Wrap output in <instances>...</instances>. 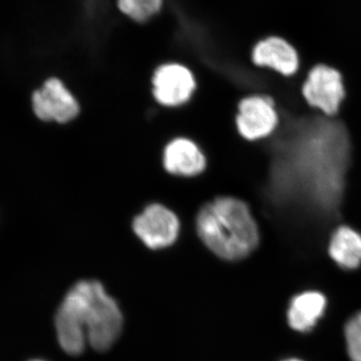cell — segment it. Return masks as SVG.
<instances>
[{
  "label": "cell",
  "instance_id": "obj_1",
  "mask_svg": "<svg viewBox=\"0 0 361 361\" xmlns=\"http://www.w3.org/2000/svg\"><path fill=\"white\" fill-rule=\"evenodd\" d=\"M348 155V137L338 123L314 120L301 125L280 147L273 173L276 191L326 210L336 208Z\"/></svg>",
  "mask_w": 361,
  "mask_h": 361
},
{
  "label": "cell",
  "instance_id": "obj_2",
  "mask_svg": "<svg viewBox=\"0 0 361 361\" xmlns=\"http://www.w3.org/2000/svg\"><path fill=\"white\" fill-rule=\"evenodd\" d=\"M123 314L115 299L96 280H82L71 287L59 306L56 329L61 348L82 355L87 343L106 351L120 336Z\"/></svg>",
  "mask_w": 361,
  "mask_h": 361
},
{
  "label": "cell",
  "instance_id": "obj_3",
  "mask_svg": "<svg viewBox=\"0 0 361 361\" xmlns=\"http://www.w3.org/2000/svg\"><path fill=\"white\" fill-rule=\"evenodd\" d=\"M197 230L205 245L224 260H241L258 245L257 224L237 199L224 197L207 204L197 218Z\"/></svg>",
  "mask_w": 361,
  "mask_h": 361
},
{
  "label": "cell",
  "instance_id": "obj_4",
  "mask_svg": "<svg viewBox=\"0 0 361 361\" xmlns=\"http://www.w3.org/2000/svg\"><path fill=\"white\" fill-rule=\"evenodd\" d=\"M303 94L310 106L319 109L325 115H334L344 97L341 73L330 66H316L308 75Z\"/></svg>",
  "mask_w": 361,
  "mask_h": 361
},
{
  "label": "cell",
  "instance_id": "obj_5",
  "mask_svg": "<svg viewBox=\"0 0 361 361\" xmlns=\"http://www.w3.org/2000/svg\"><path fill=\"white\" fill-rule=\"evenodd\" d=\"M134 231L151 249L172 245L179 234L180 223L172 211L161 205L149 206L134 221Z\"/></svg>",
  "mask_w": 361,
  "mask_h": 361
},
{
  "label": "cell",
  "instance_id": "obj_6",
  "mask_svg": "<svg viewBox=\"0 0 361 361\" xmlns=\"http://www.w3.org/2000/svg\"><path fill=\"white\" fill-rule=\"evenodd\" d=\"M35 115L42 121L66 123L78 116V102L58 78H51L32 96Z\"/></svg>",
  "mask_w": 361,
  "mask_h": 361
},
{
  "label": "cell",
  "instance_id": "obj_7",
  "mask_svg": "<svg viewBox=\"0 0 361 361\" xmlns=\"http://www.w3.org/2000/svg\"><path fill=\"white\" fill-rule=\"evenodd\" d=\"M278 116L270 99L263 97H250L240 103L237 127L247 140L267 137L275 130Z\"/></svg>",
  "mask_w": 361,
  "mask_h": 361
},
{
  "label": "cell",
  "instance_id": "obj_8",
  "mask_svg": "<svg viewBox=\"0 0 361 361\" xmlns=\"http://www.w3.org/2000/svg\"><path fill=\"white\" fill-rule=\"evenodd\" d=\"M153 84L156 99L165 106H179L186 103L195 89L191 71L180 65L161 66L156 71Z\"/></svg>",
  "mask_w": 361,
  "mask_h": 361
},
{
  "label": "cell",
  "instance_id": "obj_9",
  "mask_svg": "<svg viewBox=\"0 0 361 361\" xmlns=\"http://www.w3.org/2000/svg\"><path fill=\"white\" fill-rule=\"evenodd\" d=\"M254 63L272 68L284 75H291L299 68V56L295 47L277 35L260 40L252 52Z\"/></svg>",
  "mask_w": 361,
  "mask_h": 361
},
{
  "label": "cell",
  "instance_id": "obj_10",
  "mask_svg": "<svg viewBox=\"0 0 361 361\" xmlns=\"http://www.w3.org/2000/svg\"><path fill=\"white\" fill-rule=\"evenodd\" d=\"M164 165L175 175L195 176L205 169L206 160L198 147L187 139H177L168 145Z\"/></svg>",
  "mask_w": 361,
  "mask_h": 361
},
{
  "label": "cell",
  "instance_id": "obj_11",
  "mask_svg": "<svg viewBox=\"0 0 361 361\" xmlns=\"http://www.w3.org/2000/svg\"><path fill=\"white\" fill-rule=\"evenodd\" d=\"M325 307L326 298L320 292H303L291 300L287 313L289 325L296 331H310L322 318Z\"/></svg>",
  "mask_w": 361,
  "mask_h": 361
},
{
  "label": "cell",
  "instance_id": "obj_12",
  "mask_svg": "<svg viewBox=\"0 0 361 361\" xmlns=\"http://www.w3.org/2000/svg\"><path fill=\"white\" fill-rule=\"evenodd\" d=\"M331 258L342 268L355 269L361 264V235L351 228H338L329 245Z\"/></svg>",
  "mask_w": 361,
  "mask_h": 361
},
{
  "label": "cell",
  "instance_id": "obj_13",
  "mask_svg": "<svg viewBox=\"0 0 361 361\" xmlns=\"http://www.w3.org/2000/svg\"><path fill=\"white\" fill-rule=\"evenodd\" d=\"M118 6L133 20L145 21L160 11L161 0H118Z\"/></svg>",
  "mask_w": 361,
  "mask_h": 361
},
{
  "label": "cell",
  "instance_id": "obj_14",
  "mask_svg": "<svg viewBox=\"0 0 361 361\" xmlns=\"http://www.w3.org/2000/svg\"><path fill=\"white\" fill-rule=\"evenodd\" d=\"M345 341L351 361H361V312L346 324Z\"/></svg>",
  "mask_w": 361,
  "mask_h": 361
},
{
  "label": "cell",
  "instance_id": "obj_15",
  "mask_svg": "<svg viewBox=\"0 0 361 361\" xmlns=\"http://www.w3.org/2000/svg\"><path fill=\"white\" fill-rule=\"evenodd\" d=\"M282 361H303V360H298V358H288V360H284Z\"/></svg>",
  "mask_w": 361,
  "mask_h": 361
},
{
  "label": "cell",
  "instance_id": "obj_16",
  "mask_svg": "<svg viewBox=\"0 0 361 361\" xmlns=\"http://www.w3.org/2000/svg\"><path fill=\"white\" fill-rule=\"evenodd\" d=\"M30 361H44V360H30Z\"/></svg>",
  "mask_w": 361,
  "mask_h": 361
}]
</instances>
